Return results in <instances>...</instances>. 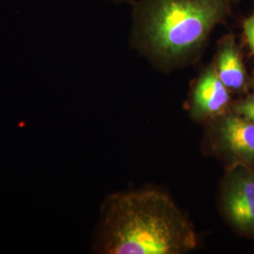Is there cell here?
Returning a JSON list of instances; mask_svg holds the SVG:
<instances>
[{"label":"cell","instance_id":"ba28073f","mask_svg":"<svg viewBox=\"0 0 254 254\" xmlns=\"http://www.w3.org/2000/svg\"><path fill=\"white\" fill-rule=\"evenodd\" d=\"M242 29L245 36L246 42L254 55V12L243 20Z\"/></svg>","mask_w":254,"mask_h":254},{"label":"cell","instance_id":"5b68a950","mask_svg":"<svg viewBox=\"0 0 254 254\" xmlns=\"http://www.w3.org/2000/svg\"><path fill=\"white\" fill-rule=\"evenodd\" d=\"M231 100L230 91L218 77L215 65L206 66L195 81L191 106L197 119H215L225 112Z\"/></svg>","mask_w":254,"mask_h":254},{"label":"cell","instance_id":"6da1fadb","mask_svg":"<svg viewBox=\"0 0 254 254\" xmlns=\"http://www.w3.org/2000/svg\"><path fill=\"white\" fill-rule=\"evenodd\" d=\"M190 221L166 194L118 193L103 205L95 249L107 254H181L195 249Z\"/></svg>","mask_w":254,"mask_h":254},{"label":"cell","instance_id":"52a82bcc","mask_svg":"<svg viewBox=\"0 0 254 254\" xmlns=\"http://www.w3.org/2000/svg\"><path fill=\"white\" fill-rule=\"evenodd\" d=\"M233 112L254 123V92L233 105Z\"/></svg>","mask_w":254,"mask_h":254},{"label":"cell","instance_id":"3957f363","mask_svg":"<svg viewBox=\"0 0 254 254\" xmlns=\"http://www.w3.org/2000/svg\"><path fill=\"white\" fill-rule=\"evenodd\" d=\"M212 137L215 150L229 168L254 171V123L236 114L223 113L214 119Z\"/></svg>","mask_w":254,"mask_h":254},{"label":"cell","instance_id":"7a4b0ae2","mask_svg":"<svg viewBox=\"0 0 254 254\" xmlns=\"http://www.w3.org/2000/svg\"><path fill=\"white\" fill-rule=\"evenodd\" d=\"M236 0H134L131 38L164 67L187 64L200 54Z\"/></svg>","mask_w":254,"mask_h":254},{"label":"cell","instance_id":"8992f818","mask_svg":"<svg viewBox=\"0 0 254 254\" xmlns=\"http://www.w3.org/2000/svg\"><path fill=\"white\" fill-rule=\"evenodd\" d=\"M213 64L218 77L229 91H244L250 85L242 53L233 34H226L220 39Z\"/></svg>","mask_w":254,"mask_h":254},{"label":"cell","instance_id":"9c48e42d","mask_svg":"<svg viewBox=\"0 0 254 254\" xmlns=\"http://www.w3.org/2000/svg\"><path fill=\"white\" fill-rule=\"evenodd\" d=\"M109 1H112L114 3H118V4H132L134 0H109Z\"/></svg>","mask_w":254,"mask_h":254},{"label":"cell","instance_id":"30bf717a","mask_svg":"<svg viewBox=\"0 0 254 254\" xmlns=\"http://www.w3.org/2000/svg\"><path fill=\"white\" fill-rule=\"evenodd\" d=\"M250 86H251V88L254 90V75L253 76V78L250 80Z\"/></svg>","mask_w":254,"mask_h":254},{"label":"cell","instance_id":"277c9868","mask_svg":"<svg viewBox=\"0 0 254 254\" xmlns=\"http://www.w3.org/2000/svg\"><path fill=\"white\" fill-rule=\"evenodd\" d=\"M221 205L228 222L244 236L254 237V171L229 169L221 188Z\"/></svg>","mask_w":254,"mask_h":254}]
</instances>
